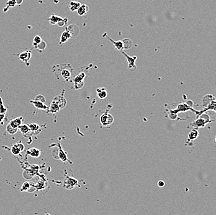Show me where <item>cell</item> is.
Here are the masks:
<instances>
[{
    "label": "cell",
    "instance_id": "cell-9",
    "mask_svg": "<svg viewBox=\"0 0 216 215\" xmlns=\"http://www.w3.org/2000/svg\"><path fill=\"white\" fill-rule=\"evenodd\" d=\"M63 20V18L61 17L56 16L55 14H52V16L48 19V21H49L50 24L52 25H55L57 24H58L60 22Z\"/></svg>",
    "mask_w": 216,
    "mask_h": 215
},
{
    "label": "cell",
    "instance_id": "cell-11",
    "mask_svg": "<svg viewBox=\"0 0 216 215\" xmlns=\"http://www.w3.org/2000/svg\"><path fill=\"white\" fill-rule=\"evenodd\" d=\"M72 37V34H71L70 32L68 31H65L62 33V34L60 37V44H63L65 43L69 40L70 37Z\"/></svg>",
    "mask_w": 216,
    "mask_h": 215
},
{
    "label": "cell",
    "instance_id": "cell-17",
    "mask_svg": "<svg viewBox=\"0 0 216 215\" xmlns=\"http://www.w3.org/2000/svg\"><path fill=\"white\" fill-rule=\"evenodd\" d=\"M122 41L123 43V47H124V49H129L132 47V42L131 40L129 39V38H125L124 39H123Z\"/></svg>",
    "mask_w": 216,
    "mask_h": 215
},
{
    "label": "cell",
    "instance_id": "cell-21",
    "mask_svg": "<svg viewBox=\"0 0 216 215\" xmlns=\"http://www.w3.org/2000/svg\"><path fill=\"white\" fill-rule=\"evenodd\" d=\"M6 131L8 133L11 135H13L14 133H16L17 131V128H13L11 127L9 124H8V125L6 127Z\"/></svg>",
    "mask_w": 216,
    "mask_h": 215
},
{
    "label": "cell",
    "instance_id": "cell-29",
    "mask_svg": "<svg viewBox=\"0 0 216 215\" xmlns=\"http://www.w3.org/2000/svg\"><path fill=\"white\" fill-rule=\"evenodd\" d=\"M6 4L7 6L9 7H13L16 5H17L16 2H15V0H8V1H7Z\"/></svg>",
    "mask_w": 216,
    "mask_h": 215
},
{
    "label": "cell",
    "instance_id": "cell-31",
    "mask_svg": "<svg viewBox=\"0 0 216 215\" xmlns=\"http://www.w3.org/2000/svg\"><path fill=\"white\" fill-rule=\"evenodd\" d=\"M158 186L159 187H161V188L163 187L164 186H165V183L163 180H160V181H158Z\"/></svg>",
    "mask_w": 216,
    "mask_h": 215
},
{
    "label": "cell",
    "instance_id": "cell-24",
    "mask_svg": "<svg viewBox=\"0 0 216 215\" xmlns=\"http://www.w3.org/2000/svg\"><path fill=\"white\" fill-rule=\"evenodd\" d=\"M46 47H47L46 43L44 41L42 40V42H41L40 44H39L38 45H37V46L36 47V48H38L40 51H43L44 50V49L46 48Z\"/></svg>",
    "mask_w": 216,
    "mask_h": 215
},
{
    "label": "cell",
    "instance_id": "cell-6",
    "mask_svg": "<svg viewBox=\"0 0 216 215\" xmlns=\"http://www.w3.org/2000/svg\"><path fill=\"white\" fill-rule=\"evenodd\" d=\"M72 68L71 67H67L64 68L61 70V76L62 78L65 81H68L71 77L72 75Z\"/></svg>",
    "mask_w": 216,
    "mask_h": 215
},
{
    "label": "cell",
    "instance_id": "cell-8",
    "mask_svg": "<svg viewBox=\"0 0 216 215\" xmlns=\"http://www.w3.org/2000/svg\"><path fill=\"white\" fill-rule=\"evenodd\" d=\"M31 52L30 51H25L21 53L19 55V58L21 61L24 62H27L31 58Z\"/></svg>",
    "mask_w": 216,
    "mask_h": 215
},
{
    "label": "cell",
    "instance_id": "cell-26",
    "mask_svg": "<svg viewBox=\"0 0 216 215\" xmlns=\"http://www.w3.org/2000/svg\"><path fill=\"white\" fill-rule=\"evenodd\" d=\"M30 187H31V185L29 182H25L23 185H22L21 190L22 191H28L30 189Z\"/></svg>",
    "mask_w": 216,
    "mask_h": 215
},
{
    "label": "cell",
    "instance_id": "cell-15",
    "mask_svg": "<svg viewBox=\"0 0 216 215\" xmlns=\"http://www.w3.org/2000/svg\"><path fill=\"white\" fill-rule=\"evenodd\" d=\"M81 6V4L80 2L72 1L70 3L69 5V9L71 11L74 12V11H77V9L79 8V7Z\"/></svg>",
    "mask_w": 216,
    "mask_h": 215
},
{
    "label": "cell",
    "instance_id": "cell-20",
    "mask_svg": "<svg viewBox=\"0 0 216 215\" xmlns=\"http://www.w3.org/2000/svg\"><path fill=\"white\" fill-rule=\"evenodd\" d=\"M198 135H199L198 131H197V130H193L189 133L188 138L189 139H191V140H195V139H196L197 137H198Z\"/></svg>",
    "mask_w": 216,
    "mask_h": 215
},
{
    "label": "cell",
    "instance_id": "cell-22",
    "mask_svg": "<svg viewBox=\"0 0 216 215\" xmlns=\"http://www.w3.org/2000/svg\"><path fill=\"white\" fill-rule=\"evenodd\" d=\"M22 149L20 148V146H19V145H14L12 147V149H11V151L14 154H17L19 153L21 151H22Z\"/></svg>",
    "mask_w": 216,
    "mask_h": 215
},
{
    "label": "cell",
    "instance_id": "cell-32",
    "mask_svg": "<svg viewBox=\"0 0 216 215\" xmlns=\"http://www.w3.org/2000/svg\"><path fill=\"white\" fill-rule=\"evenodd\" d=\"M22 1H23V0H15V2H16V5H20L22 3Z\"/></svg>",
    "mask_w": 216,
    "mask_h": 215
},
{
    "label": "cell",
    "instance_id": "cell-28",
    "mask_svg": "<svg viewBox=\"0 0 216 215\" xmlns=\"http://www.w3.org/2000/svg\"><path fill=\"white\" fill-rule=\"evenodd\" d=\"M205 123H206V122L204 121V120L203 119H200L199 120H197V122H196V124L195 125H197L196 127H204V125H205Z\"/></svg>",
    "mask_w": 216,
    "mask_h": 215
},
{
    "label": "cell",
    "instance_id": "cell-18",
    "mask_svg": "<svg viewBox=\"0 0 216 215\" xmlns=\"http://www.w3.org/2000/svg\"><path fill=\"white\" fill-rule=\"evenodd\" d=\"M29 154L34 157H38L40 154V151L36 148H31L29 150Z\"/></svg>",
    "mask_w": 216,
    "mask_h": 215
},
{
    "label": "cell",
    "instance_id": "cell-3",
    "mask_svg": "<svg viewBox=\"0 0 216 215\" xmlns=\"http://www.w3.org/2000/svg\"><path fill=\"white\" fill-rule=\"evenodd\" d=\"M100 122L101 123L103 126L106 127L110 125L114 122V118L112 115L109 113H105L101 116Z\"/></svg>",
    "mask_w": 216,
    "mask_h": 215
},
{
    "label": "cell",
    "instance_id": "cell-1",
    "mask_svg": "<svg viewBox=\"0 0 216 215\" xmlns=\"http://www.w3.org/2000/svg\"><path fill=\"white\" fill-rule=\"evenodd\" d=\"M86 77V74L85 73L81 72L78 74L77 76L74 78L73 82L74 84V88L76 89H81L83 88L84 85V79Z\"/></svg>",
    "mask_w": 216,
    "mask_h": 215
},
{
    "label": "cell",
    "instance_id": "cell-13",
    "mask_svg": "<svg viewBox=\"0 0 216 215\" xmlns=\"http://www.w3.org/2000/svg\"><path fill=\"white\" fill-rule=\"evenodd\" d=\"M31 102L34 105L35 107L37 108L38 109H41V110H46L47 109V107L46 105H44L42 102H40L38 100H31Z\"/></svg>",
    "mask_w": 216,
    "mask_h": 215
},
{
    "label": "cell",
    "instance_id": "cell-25",
    "mask_svg": "<svg viewBox=\"0 0 216 215\" xmlns=\"http://www.w3.org/2000/svg\"><path fill=\"white\" fill-rule=\"evenodd\" d=\"M20 130H21V131L22 132V133L25 134L26 133H28V132L29 131H30V129H29L28 125H21L20 127Z\"/></svg>",
    "mask_w": 216,
    "mask_h": 215
},
{
    "label": "cell",
    "instance_id": "cell-12",
    "mask_svg": "<svg viewBox=\"0 0 216 215\" xmlns=\"http://www.w3.org/2000/svg\"><path fill=\"white\" fill-rule=\"evenodd\" d=\"M97 95H98V97L101 99H105V98L107 96V93L106 92V90L103 88H100L97 89Z\"/></svg>",
    "mask_w": 216,
    "mask_h": 215
},
{
    "label": "cell",
    "instance_id": "cell-14",
    "mask_svg": "<svg viewBox=\"0 0 216 215\" xmlns=\"http://www.w3.org/2000/svg\"><path fill=\"white\" fill-rule=\"evenodd\" d=\"M22 119V117L16 118V119H14L13 120H11V122L9 124L12 127H13V128H17V129H18V127H20L21 125Z\"/></svg>",
    "mask_w": 216,
    "mask_h": 215
},
{
    "label": "cell",
    "instance_id": "cell-10",
    "mask_svg": "<svg viewBox=\"0 0 216 215\" xmlns=\"http://www.w3.org/2000/svg\"><path fill=\"white\" fill-rule=\"evenodd\" d=\"M88 11L89 7L87 5H82L79 7V8L77 9V13L80 16H83L87 13H88Z\"/></svg>",
    "mask_w": 216,
    "mask_h": 215
},
{
    "label": "cell",
    "instance_id": "cell-19",
    "mask_svg": "<svg viewBox=\"0 0 216 215\" xmlns=\"http://www.w3.org/2000/svg\"><path fill=\"white\" fill-rule=\"evenodd\" d=\"M189 109H192L191 108H190L189 106H188L186 104H181L178 106V109L176 110V112H185L186 111H188Z\"/></svg>",
    "mask_w": 216,
    "mask_h": 215
},
{
    "label": "cell",
    "instance_id": "cell-23",
    "mask_svg": "<svg viewBox=\"0 0 216 215\" xmlns=\"http://www.w3.org/2000/svg\"><path fill=\"white\" fill-rule=\"evenodd\" d=\"M42 41V39H41V37L39 35H36L33 40V45L34 47L36 48L37 45L40 44Z\"/></svg>",
    "mask_w": 216,
    "mask_h": 215
},
{
    "label": "cell",
    "instance_id": "cell-5",
    "mask_svg": "<svg viewBox=\"0 0 216 215\" xmlns=\"http://www.w3.org/2000/svg\"><path fill=\"white\" fill-rule=\"evenodd\" d=\"M103 37H105V38H106V39H107L108 40H109L110 41V42L114 45V47L115 48H116L118 50L121 51V52L123 50V49H124V47H123V43H122V40L114 41V40L111 39L110 37L107 35V33H104Z\"/></svg>",
    "mask_w": 216,
    "mask_h": 215
},
{
    "label": "cell",
    "instance_id": "cell-30",
    "mask_svg": "<svg viewBox=\"0 0 216 215\" xmlns=\"http://www.w3.org/2000/svg\"><path fill=\"white\" fill-rule=\"evenodd\" d=\"M36 100L40 101V102H43V103H44L45 102H46V99H45V97L42 95L37 96L36 98Z\"/></svg>",
    "mask_w": 216,
    "mask_h": 215
},
{
    "label": "cell",
    "instance_id": "cell-16",
    "mask_svg": "<svg viewBox=\"0 0 216 215\" xmlns=\"http://www.w3.org/2000/svg\"><path fill=\"white\" fill-rule=\"evenodd\" d=\"M60 110V109L58 104L56 102L55 100L52 101L51 104H50V105L49 111L52 112V113H55V112H57L59 111Z\"/></svg>",
    "mask_w": 216,
    "mask_h": 215
},
{
    "label": "cell",
    "instance_id": "cell-27",
    "mask_svg": "<svg viewBox=\"0 0 216 215\" xmlns=\"http://www.w3.org/2000/svg\"><path fill=\"white\" fill-rule=\"evenodd\" d=\"M29 128L30 129V131H37L39 129V125H37L36 123H32L31 125H29Z\"/></svg>",
    "mask_w": 216,
    "mask_h": 215
},
{
    "label": "cell",
    "instance_id": "cell-2",
    "mask_svg": "<svg viewBox=\"0 0 216 215\" xmlns=\"http://www.w3.org/2000/svg\"><path fill=\"white\" fill-rule=\"evenodd\" d=\"M78 185V180L73 178L72 177L68 176L65 179L64 184H63V187L66 189L71 190L73 189Z\"/></svg>",
    "mask_w": 216,
    "mask_h": 215
},
{
    "label": "cell",
    "instance_id": "cell-4",
    "mask_svg": "<svg viewBox=\"0 0 216 215\" xmlns=\"http://www.w3.org/2000/svg\"><path fill=\"white\" fill-rule=\"evenodd\" d=\"M122 54L124 55L125 58L127 59L128 62V68L130 70H136V60H137V57L136 56H130L129 55L125 54V52L122 51Z\"/></svg>",
    "mask_w": 216,
    "mask_h": 215
},
{
    "label": "cell",
    "instance_id": "cell-7",
    "mask_svg": "<svg viewBox=\"0 0 216 215\" xmlns=\"http://www.w3.org/2000/svg\"><path fill=\"white\" fill-rule=\"evenodd\" d=\"M54 100H55L56 102L58 104V106L60 109L64 108L66 104V102L65 98L61 96H58L56 97H55Z\"/></svg>",
    "mask_w": 216,
    "mask_h": 215
},
{
    "label": "cell",
    "instance_id": "cell-33",
    "mask_svg": "<svg viewBox=\"0 0 216 215\" xmlns=\"http://www.w3.org/2000/svg\"><path fill=\"white\" fill-rule=\"evenodd\" d=\"M4 117H5V115L1 113V114H0V122H1L3 121Z\"/></svg>",
    "mask_w": 216,
    "mask_h": 215
}]
</instances>
